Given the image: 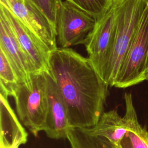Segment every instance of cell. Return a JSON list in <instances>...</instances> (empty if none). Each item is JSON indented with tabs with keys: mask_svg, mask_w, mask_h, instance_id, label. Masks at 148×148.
Listing matches in <instances>:
<instances>
[{
	"mask_svg": "<svg viewBox=\"0 0 148 148\" xmlns=\"http://www.w3.org/2000/svg\"><path fill=\"white\" fill-rule=\"evenodd\" d=\"M0 148H19L27 142L28 134L10 106L8 98L0 94Z\"/></svg>",
	"mask_w": 148,
	"mask_h": 148,
	"instance_id": "11",
	"label": "cell"
},
{
	"mask_svg": "<svg viewBox=\"0 0 148 148\" xmlns=\"http://www.w3.org/2000/svg\"><path fill=\"white\" fill-rule=\"evenodd\" d=\"M67 139L71 148H116L106 139L91 135L80 128H70Z\"/></svg>",
	"mask_w": 148,
	"mask_h": 148,
	"instance_id": "14",
	"label": "cell"
},
{
	"mask_svg": "<svg viewBox=\"0 0 148 148\" xmlns=\"http://www.w3.org/2000/svg\"><path fill=\"white\" fill-rule=\"evenodd\" d=\"M48 18L56 29L58 8L63 0H29Z\"/></svg>",
	"mask_w": 148,
	"mask_h": 148,
	"instance_id": "17",
	"label": "cell"
},
{
	"mask_svg": "<svg viewBox=\"0 0 148 148\" xmlns=\"http://www.w3.org/2000/svg\"><path fill=\"white\" fill-rule=\"evenodd\" d=\"M19 84L18 78L12 65L0 49V94L7 98L13 97Z\"/></svg>",
	"mask_w": 148,
	"mask_h": 148,
	"instance_id": "15",
	"label": "cell"
},
{
	"mask_svg": "<svg viewBox=\"0 0 148 148\" xmlns=\"http://www.w3.org/2000/svg\"><path fill=\"white\" fill-rule=\"evenodd\" d=\"M116 16V31L113 53L105 81L110 86L120 72L139 27L148 0H113Z\"/></svg>",
	"mask_w": 148,
	"mask_h": 148,
	"instance_id": "2",
	"label": "cell"
},
{
	"mask_svg": "<svg viewBox=\"0 0 148 148\" xmlns=\"http://www.w3.org/2000/svg\"><path fill=\"white\" fill-rule=\"evenodd\" d=\"M96 20L75 4L63 0L58 8L56 31L59 47L71 48L84 45L94 29Z\"/></svg>",
	"mask_w": 148,
	"mask_h": 148,
	"instance_id": "5",
	"label": "cell"
},
{
	"mask_svg": "<svg viewBox=\"0 0 148 148\" xmlns=\"http://www.w3.org/2000/svg\"><path fill=\"white\" fill-rule=\"evenodd\" d=\"M49 66L66 104L71 127H94L104 112L109 86L88 58L71 48L57 47L51 51Z\"/></svg>",
	"mask_w": 148,
	"mask_h": 148,
	"instance_id": "1",
	"label": "cell"
},
{
	"mask_svg": "<svg viewBox=\"0 0 148 148\" xmlns=\"http://www.w3.org/2000/svg\"><path fill=\"white\" fill-rule=\"evenodd\" d=\"M19 44L34 65L36 72H49L50 51L45 44L13 14L0 5Z\"/></svg>",
	"mask_w": 148,
	"mask_h": 148,
	"instance_id": "8",
	"label": "cell"
},
{
	"mask_svg": "<svg viewBox=\"0 0 148 148\" xmlns=\"http://www.w3.org/2000/svg\"><path fill=\"white\" fill-rule=\"evenodd\" d=\"M46 72L31 75L26 83H20L14 98L17 116L35 136L44 131L48 110Z\"/></svg>",
	"mask_w": 148,
	"mask_h": 148,
	"instance_id": "3",
	"label": "cell"
},
{
	"mask_svg": "<svg viewBox=\"0 0 148 148\" xmlns=\"http://www.w3.org/2000/svg\"><path fill=\"white\" fill-rule=\"evenodd\" d=\"M146 80H147L148 81V76H147V77H146Z\"/></svg>",
	"mask_w": 148,
	"mask_h": 148,
	"instance_id": "19",
	"label": "cell"
},
{
	"mask_svg": "<svg viewBox=\"0 0 148 148\" xmlns=\"http://www.w3.org/2000/svg\"><path fill=\"white\" fill-rule=\"evenodd\" d=\"M82 130L91 135L105 139L116 146L125 135L128 127L124 116L121 117L116 110H110L103 112L94 127Z\"/></svg>",
	"mask_w": 148,
	"mask_h": 148,
	"instance_id": "12",
	"label": "cell"
},
{
	"mask_svg": "<svg viewBox=\"0 0 148 148\" xmlns=\"http://www.w3.org/2000/svg\"><path fill=\"white\" fill-rule=\"evenodd\" d=\"M125 119L128 131L116 148H148V131L139 122L130 92L124 94Z\"/></svg>",
	"mask_w": 148,
	"mask_h": 148,
	"instance_id": "13",
	"label": "cell"
},
{
	"mask_svg": "<svg viewBox=\"0 0 148 148\" xmlns=\"http://www.w3.org/2000/svg\"><path fill=\"white\" fill-rule=\"evenodd\" d=\"M79 7L96 20L100 18L113 3V0H64Z\"/></svg>",
	"mask_w": 148,
	"mask_h": 148,
	"instance_id": "16",
	"label": "cell"
},
{
	"mask_svg": "<svg viewBox=\"0 0 148 148\" xmlns=\"http://www.w3.org/2000/svg\"><path fill=\"white\" fill-rule=\"evenodd\" d=\"M147 58L148 5L145 9L136 34L113 87L125 88L146 80Z\"/></svg>",
	"mask_w": 148,
	"mask_h": 148,
	"instance_id": "6",
	"label": "cell"
},
{
	"mask_svg": "<svg viewBox=\"0 0 148 148\" xmlns=\"http://www.w3.org/2000/svg\"><path fill=\"white\" fill-rule=\"evenodd\" d=\"M13 14L52 51L57 47L56 31L46 16L29 0H0Z\"/></svg>",
	"mask_w": 148,
	"mask_h": 148,
	"instance_id": "7",
	"label": "cell"
},
{
	"mask_svg": "<svg viewBox=\"0 0 148 148\" xmlns=\"http://www.w3.org/2000/svg\"><path fill=\"white\" fill-rule=\"evenodd\" d=\"M116 31V16L112 3L104 15L96 21L84 43L88 58L104 81L113 50Z\"/></svg>",
	"mask_w": 148,
	"mask_h": 148,
	"instance_id": "4",
	"label": "cell"
},
{
	"mask_svg": "<svg viewBox=\"0 0 148 148\" xmlns=\"http://www.w3.org/2000/svg\"><path fill=\"white\" fill-rule=\"evenodd\" d=\"M46 76L48 110L43 131L51 139H67V133L71 127L66 104L49 72L46 73Z\"/></svg>",
	"mask_w": 148,
	"mask_h": 148,
	"instance_id": "9",
	"label": "cell"
},
{
	"mask_svg": "<svg viewBox=\"0 0 148 148\" xmlns=\"http://www.w3.org/2000/svg\"><path fill=\"white\" fill-rule=\"evenodd\" d=\"M146 77H147V76H148V58H147L146 66Z\"/></svg>",
	"mask_w": 148,
	"mask_h": 148,
	"instance_id": "18",
	"label": "cell"
},
{
	"mask_svg": "<svg viewBox=\"0 0 148 148\" xmlns=\"http://www.w3.org/2000/svg\"><path fill=\"white\" fill-rule=\"evenodd\" d=\"M0 49L6 56L20 83L30 81L36 71L19 44L3 13L0 10Z\"/></svg>",
	"mask_w": 148,
	"mask_h": 148,
	"instance_id": "10",
	"label": "cell"
}]
</instances>
